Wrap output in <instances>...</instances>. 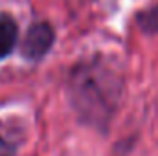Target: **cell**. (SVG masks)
I'll use <instances>...</instances> for the list:
<instances>
[{
  "mask_svg": "<svg viewBox=\"0 0 158 156\" xmlns=\"http://www.w3.org/2000/svg\"><path fill=\"white\" fill-rule=\"evenodd\" d=\"M17 35H19V30L15 20L9 15L0 13V59L11 53L13 46L17 44Z\"/></svg>",
  "mask_w": 158,
  "mask_h": 156,
  "instance_id": "2",
  "label": "cell"
},
{
  "mask_svg": "<svg viewBox=\"0 0 158 156\" xmlns=\"http://www.w3.org/2000/svg\"><path fill=\"white\" fill-rule=\"evenodd\" d=\"M53 42V30L50 24L46 22H37L33 24L22 42V55L26 59H31V61H37L42 55H46V51L50 50Z\"/></svg>",
  "mask_w": 158,
  "mask_h": 156,
  "instance_id": "1",
  "label": "cell"
},
{
  "mask_svg": "<svg viewBox=\"0 0 158 156\" xmlns=\"http://www.w3.org/2000/svg\"><path fill=\"white\" fill-rule=\"evenodd\" d=\"M0 156H15L13 145H11L7 140H4L2 136H0Z\"/></svg>",
  "mask_w": 158,
  "mask_h": 156,
  "instance_id": "3",
  "label": "cell"
}]
</instances>
